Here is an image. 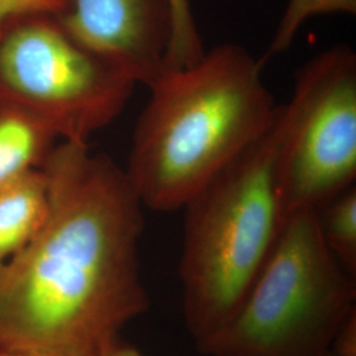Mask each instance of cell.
<instances>
[{"label":"cell","mask_w":356,"mask_h":356,"mask_svg":"<svg viewBox=\"0 0 356 356\" xmlns=\"http://www.w3.org/2000/svg\"><path fill=\"white\" fill-rule=\"evenodd\" d=\"M48 209L49 182L42 168L0 191V268L32 242Z\"/></svg>","instance_id":"8"},{"label":"cell","mask_w":356,"mask_h":356,"mask_svg":"<svg viewBox=\"0 0 356 356\" xmlns=\"http://www.w3.org/2000/svg\"><path fill=\"white\" fill-rule=\"evenodd\" d=\"M70 0H0V22L28 13L61 16L67 11Z\"/></svg>","instance_id":"13"},{"label":"cell","mask_w":356,"mask_h":356,"mask_svg":"<svg viewBox=\"0 0 356 356\" xmlns=\"http://www.w3.org/2000/svg\"><path fill=\"white\" fill-rule=\"evenodd\" d=\"M331 13L355 15L356 0H288L267 51L260 58L261 63L266 65L273 57L288 51L309 19Z\"/></svg>","instance_id":"11"},{"label":"cell","mask_w":356,"mask_h":356,"mask_svg":"<svg viewBox=\"0 0 356 356\" xmlns=\"http://www.w3.org/2000/svg\"><path fill=\"white\" fill-rule=\"evenodd\" d=\"M58 143L35 118L0 104V191L41 169Z\"/></svg>","instance_id":"9"},{"label":"cell","mask_w":356,"mask_h":356,"mask_svg":"<svg viewBox=\"0 0 356 356\" xmlns=\"http://www.w3.org/2000/svg\"><path fill=\"white\" fill-rule=\"evenodd\" d=\"M327 250L344 270L356 275V188L342 191L316 210Z\"/></svg>","instance_id":"10"},{"label":"cell","mask_w":356,"mask_h":356,"mask_svg":"<svg viewBox=\"0 0 356 356\" xmlns=\"http://www.w3.org/2000/svg\"><path fill=\"white\" fill-rule=\"evenodd\" d=\"M0 356H38V355H29V354H20V353H10V351H0Z\"/></svg>","instance_id":"15"},{"label":"cell","mask_w":356,"mask_h":356,"mask_svg":"<svg viewBox=\"0 0 356 356\" xmlns=\"http://www.w3.org/2000/svg\"><path fill=\"white\" fill-rule=\"evenodd\" d=\"M92 356H143L140 351H138L135 347L129 344L122 343L120 341L118 343L113 344L103 350L101 353Z\"/></svg>","instance_id":"14"},{"label":"cell","mask_w":356,"mask_h":356,"mask_svg":"<svg viewBox=\"0 0 356 356\" xmlns=\"http://www.w3.org/2000/svg\"><path fill=\"white\" fill-rule=\"evenodd\" d=\"M266 65L220 44L193 65L166 69L147 88L124 172L144 207L176 211L273 124L279 106Z\"/></svg>","instance_id":"2"},{"label":"cell","mask_w":356,"mask_h":356,"mask_svg":"<svg viewBox=\"0 0 356 356\" xmlns=\"http://www.w3.org/2000/svg\"><path fill=\"white\" fill-rule=\"evenodd\" d=\"M168 3L170 8L172 32L164 70L193 65L206 51L191 10V0H168Z\"/></svg>","instance_id":"12"},{"label":"cell","mask_w":356,"mask_h":356,"mask_svg":"<svg viewBox=\"0 0 356 356\" xmlns=\"http://www.w3.org/2000/svg\"><path fill=\"white\" fill-rule=\"evenodd\" d=\"M325 356H354V355H341V354H337V353H332V351H330L329 354H326Z\"/></svg>","instance_id":"16"},{"label":"cell","mask_w":356,"mask_h":356,"mask_svg":"<svg viewBox=\"0 0 356 356\" xmlns=\"http://www.w3.org/2000/svg\"><path fill=\"white\" fill-rule=\"evenodd\" d=\"M356 310L355 277L334 259L313 209L285 218L251 288L197 348L204 356H325Z\"/></svg>","instance_id":"4"},{"label":"cell","mask_w":356,"mask_h":356,"mask_svg":"<svg viewBox=\"0 0 356 356\" xmlns=\"http://www.w3.org/2000/svg\"><path fill=\"white\" fill-rule=\"evenodd\" d=\"M42 169L45 222L0 268V351L95 355L151 304L139 259L144 206L124 168L88 143L60 141Z\"/></svg>","instance_id":"1"},{"label":"cell","mask_w":356,"mask_h":356,"mask_svg":"<svg viewBox=\"0 0 356 356\" xmlns=\"http://www.w3.org/2000/svg\"><path fill=\"white\" fill-rule=\"evenodd\" d=\"M135 86L72 38L57 16L0 22V104L35 118L60 141L88 143L123 113Z\"/></svg>","instance_id":"5"},{"label":"cell","mask_w":356,"mask_h":356,"mask_svg":"<svg viewBox=\"0 0 356 356\" xmlns=\"http://www.w3.org/2000/svg\"><path fill=\"white\" fill-rule=\"evenodd\" d=\"M276 188L282 214L317 210L355 185L356 54L338 45L310 58L280 106Z\"/></svg>","instance_id":"6"},{"label":"cell","mask_w":356,"mask_h":356,"mask_svg":"<svg viewBox=\"0 0 356 356\" xmlns=\"http://www.w3.org/2000/svg\"><path fill=\"white\" fill-rule=\"evenodd\" d=\"M57 19L136 85L148 86L164 72L172 32L168 0H70Z\"/></svg>","instance_id":"7"},{"label":"cell","mask_w":356,"mask_h":356,"mask_svg":"<svg viewBox=\"0 0 356 356\" xmlns=\"http://www.w3.org/2000/svg\"><path fill=\"white\" fill-rule=\"evenodd\" d=\"M279 139L280 106L267 132L184 206L178 273L184 321L195 346L241 305L280 234Z\"/></svg>","instance_id":"3"}]
</instances>
